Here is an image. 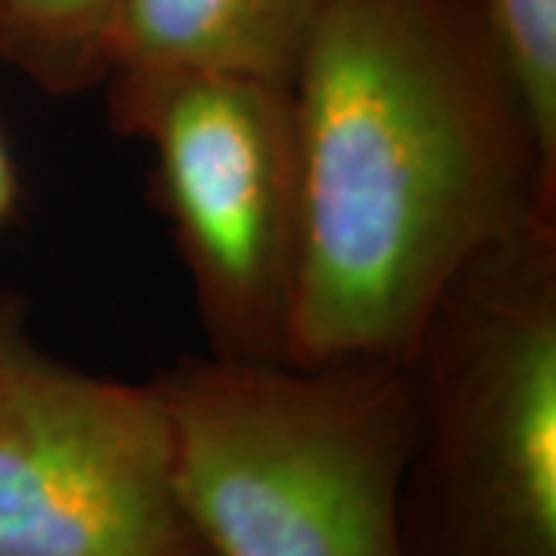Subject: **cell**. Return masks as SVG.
Here are the masks:
<instances>
[{"label":"cell","instance_id":"8","mask_svg":"<svg viewBox=\"0 0 556 556\" xmlns=\"http://www.w3.org/2000/svg\"><path fill=\"white\" fill-rule=\"evenodd\" d=\"M479 20L532 146L541 195L556 179V0H477Z\"/></svg>","mask_w":556,"mask_h":556},{"label":"cell","instance_id":"1","mask_svg":"<svg viewBox=\"0 0 556 556\" xmlns=\"http://www.w3.org/2000/svg\"><path fill=\"white\" fill-rule=\"evenodd\" d=\"M298 260L285 362L399 365L522 239L532 146L477 0H328L291 80Z\"/></svg>","mask_w":556,"mask_h":556},{"label":"cell","instance_id":"2","mask_svg":"<svg viewBox=\"0 0 556 556\" xmlns=\"http://www.w3.org/2000/svg\"><path fill=\"white\" fill-rule=\"evenodd\" d=\"M182 507L211 556H405L417 430L399 365L219 358L159 380Z\"/></svg>","mask_w":556,"mask_h":556},{"label":"cell","instance_id":"4","mask_svg":"<svg viewBox=\"0 0 556 556\" xmlns=\"http://www.w3.org/2000/svg\"><path fill=\"white\" fill-rule=\"evenodd\" d=\"M517 263L470 321L464 358L415 383L405 556H556V306Z\"/></svg>","mask_w":556,"mask_h":556},{"label":"cell","instance_id":"5","mask_svg":"<svg viewBox=\"0 0 556 556\" xmlns=\"http://www.w3.org/2000/svg\"><path fill=\"white\" fill-rule=\"evenodd\" d=\"M152 139L161 192L226 358L285 362L298 260V137L291 87L186 75L121 102Z\"/></svg>","mask_w":556,"mask_h":556},{"label":"cell","instance_id":"9","mask_svg":"<svg viewBox=\"0 0 556 556\" xmlns=\"http://www.w3.org/2000/svg\"><path fill=\"white\" fill-rule=\"evenodd\" d=\"M13 207H16V170H13L10 152L3 146V137H0V229L7 226Z\"/></svg>","mask_w":556,"mask_h":556},{"label":"cell","instance_id":"6","mask_svg":"<svg viewBox=\"0 0 556 556\" xmlns=\"http://www.w3.org/2000/svg\"><path fill=\"white\" fill-rule=\"evenodd\" d=\"M328 0H124L115 102L186 75H244L291 87Z\"/></svg>","mask_w":556,"mask_h":556},{"label":"cell","instance_id":"3","mask_svg":"<svg viewBox=\"0 0 556 556\" xmlns=\"http://www.w3.org/2000/svg\"><path fill=\"white\" fill-rule=\"evenodd\" d=\"M0 556H211L182 507L155 383L43 353L0 303Z\"/></svg>","mask_w":556,"mask_h":556},{"label":"cell","instance_id":"7","mask_svg":"<svg viewBox=\"0 0 556 556\" xmlns=\"http://www.w3.org/2000/svg\"><path fill=\"white\" fill-rule=\"evenodd\" d=\"M124 0H0V60L43 90L105 78Z\"/></svg>","mask_w":556,"mask_h":556}]
</instances>
